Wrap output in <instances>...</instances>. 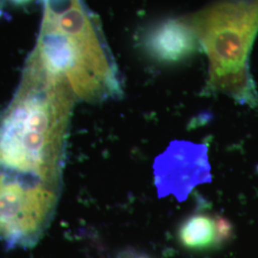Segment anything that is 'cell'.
<instances>
[{
    "label": "cell",
    "instance_id": "cell-1",
    "mask_svg": "<svg viewBox=\"0 0 258 258\" xmlns=\"http://www.w3.org/2000/svg\"><path fill=\"white\" fill-rule=\"evenodd\" d=\"M44 17L32 56L63 78L75 94L101 101L121 94L117 69L99 24L82 0H44Z\"/></svg>",
    "mask_w": 258,
    "mask_h": 258
},
{
    "label": "cell",
    "instance_id": "cell-2",
    "mask_svg": "<svg viewBox=\"0 0 258 258\" xmlns=\"http://www.w3.org/2000/svg\"><path fill=\"white\" fill-rule=\"evenodd\" d=\"M209 58L204 94H225L258 107L249 54L258 31V0L221 1L184 18Z\"/></svg>",
    "mask_w": 258,
    "mask_h": 258
},
{
    "label": "cell",
    "instance_id": "cell-3",
    "mask_svg": "<svg viewBox=\"0 0 258 258\" xmlns=\"http://www.w3.org/2000/svg\"><path fill=\"white\" fill-rule=\"evenodd\" d=\"M154 175L157 187L163 195L185 198L210 177L206 148L187 142L173 143L157 158Z\"/></svg>",
    "mask_w": 258,
    "mask_h": 258
},
{
    "label": "cell",
    "instance_id": "cell-4",
    "mask_svg": "<svg viewBox=\"0 0 258 258\" xmlns=\"http://www.w3.org/2000/svg\"><path fill=\"white\" fill-rule=\"evenodd\" d=\"M198 38L182 19H166L148 28L142 38L148 55L163 64H177L198 50Z\"/></svg>",
    "mask_w": 258,
    "mask_h": 258
},
{
    "label": "cell",
    "instance_id": "cell-5",
    "mask_svg": "<svg viewBox=\"0 0 258 258\" xmlns=\"http://www.w3.org/2000/svg\"><path fill=\"white\" fill-rule=\"evenodd\" d=\"M231 233L232 226L226 218L199 212L182 222L178 238L184 248L202 250L220 246L231 238Z\"/></svg>",
    "mask_w": 258,
    "mask_h": 258
},
{
    "label": "cell",
    "instance_id": "cell-6",
    "mask_svg": "<svg viewBox=\"0 0 258 258\" xmlns=\"http://www.w3.org/2000/svg\"><path fill=\"white\" fill-rule=\"evenodd\" d=\"M11 1H13L14 3H17V4H23V3L29 2L30 0H11Z\"/></svg>",
    "mask_w": 258,
    "mask_h": 258
},
{
    "label": "cell",
    "instance_id": "cell-7",
    "mask_svg": "<svg viewBox=\"0 0 258 258\" xmlns=\"http://www.w3.org/2000/svg\"><path fill=\"white\" fill-rule=\"evenodd\" d=\"M127 258H148L146 257V256H143V255H139V254H136V255H131V256H129Z\"/></svg>",
    "mask_w": 258,
    "mask_h": 258
}]
</instances>
